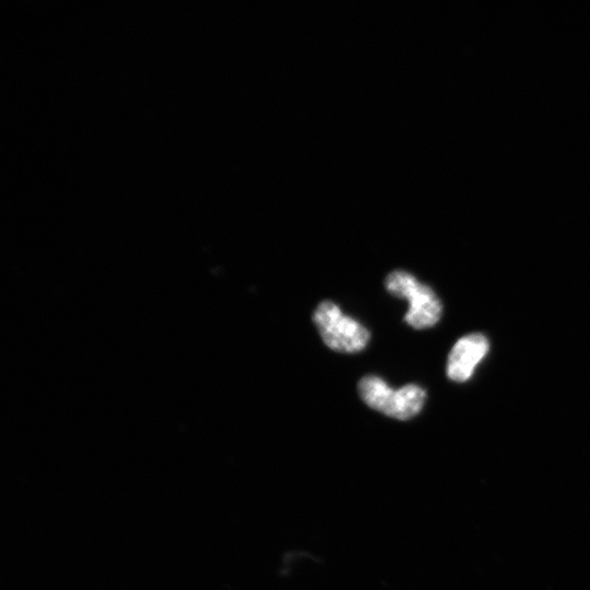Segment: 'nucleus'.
<instances>
[{
  "instance_id": "obj_4",
  "label": "nucleus",
  "mask_w": 590,
  "mask_h": 590,
  "mask_svg": "<svg viewBox=\"0 0 590 590\" xmlns=\"http://www.w3.org/2000/svg\"><path fill=\"white\" fill-rule=\"evenodd\" d=\"M489 349L487 339L480 334H468L459 339L447 361V375L457 382L467 381Z\"/></svg>"
},
{
  "instance_id": "obj_2",
  "label": "nucleus",
  "mask_w": 590,
  "mask_h": 590,
  "mask_svg": "<svg viewBox=\"0 0 590 590\" xmlns=\"http://www.w3.org/2000/svg\"><path fill=\"white\" fill-rule=\"evenodd\" d=\"M387 291L410 302L404 320L414 329H426L436 324L441 316V304L430 287L420 283L403 270L389 273L385 280Z\"/></svg>"
},
{
  "instance_id": "obj_3",
  "label": "nucleus",
  "mask_w": 590,
  "mask_h": 590,
  "mask_svg": "<svg viewBox=\"0 0 590 590\" xmlns=\"http://www.w3.org/2000/svg\"><path fill=\"white\" fill-rule=\"evenodd\" d=\"M312 319L324 344L337 352H358L369 341L368 330L330 300L317 306Z\"/></svg>"
},
{
  "instance_id": "obj_1",
  "label": "nucleus",
  "mask_w": 590,
  "mask_h": 590,
  "mask_svg": "<svg viewBox=\"0 0 590 590\" xmlns=\"http://www.w3.org/2000/svg\"><path fill=\"white\" fill-rule=\"evenodd\" d=\"M362 400L371 409L397 420L415 416L423 408L426 393L420 386L409 384L393 390L378 376L367 375L358 382Z\"/></svg>"
}]
</instances>
